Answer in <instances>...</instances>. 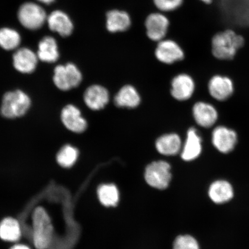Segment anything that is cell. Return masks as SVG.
Here are the masks:
<instances>
[{
    "instance_id": "cell-1",
    "label": "cell",
    "mask_w": 249,
    "mask_h": 249,
    "mask_svg": "<svg viewBox=\"0 0 249 249\" xmlns=\"http://www.w3.org/2000/svg\"><path fill=\"white\" fill-rule=\"evenodd\" d=\"M245 43L244 36L231 29H227L214 34L212 39V52L220 60H232Z\"/></svg>"
},
{
    "instance_id": "cell-2",
    "label": "cell",
    "mask_w": 249,
    "mask_h": 249,
    "mask_svg": "<svg viewBox=\"0 0 249 249\" xmlns=\"http://www.w3.org/2000/svg\"><path fill=\"white\" fill-rule=\"evenodd\" d=\"M33 221L34 246L37 249H48L51 244L53 227L44 208H36L34 212Z\"/></svg>"
},
{
    "instance_id": "cell-3",
    "label": "cell",
    "mask_w": 249,
    "mask_h": 249,
    "mask_svg": "<svg viewBox=\"0 0 249 249\" xmlns=\"http://www.w3.org/2000/svg\"><path fill=\"white\" fill-rule=\"evenodd\" d=\"M31 105L29 95L21 90L7 92L3 96L1 113L8 119L22 117L29 110Z\"/></svg>"
},
{
    "instance_id": "cell-4",
    "label": "cell",
    "mask_w": 249,
    "mask_h": 249,
    "mask_svg": "<svg viewBox=\"0 0 249 249\" xmlns=\"http://www.w3.org/2000/svg\"><path fill=\"white\" fill-rule=\"evenodd\" d=\"M82 73L72 63L58 65L54 70L53 82L61 91H67L76 88L82 83Z\"/></svg>"
},
{
    "instance_id": "cell-5",
    "label": "cell",
    "mask_w": 249,
    "mask_h": 249,
    "mask_svg": "<svg viewBox=\"0 0 249 249\" xmlns=\"http://www.w3.org/2000/svg\"><path fill=\"white\" fill-rule=\"evenodd\" d=\"M47 18L44 9L33 2L25 3L18 12V18L20 23L31 30L40 29L45 24Z\"/></svg>"
},
{
    "instance_id": "cell-6",
    "label": "cell",
    "mask_w": 249,
    "mask_h": 249,
    "mask_svg": "<svg viewBox=\"0 0 249 249\" xmlns=\"http://www.w3.org/2000/svg\"><path fill=\"white\" fill-rule=\"evenodd\" d=\"M145 179L153 188H167L171 179L170 164L164 161H158L148 165L145 170Z\"/></svg>"
},
{
    "instance_id": "cell-7",
    "label": "cell",
    "mask_w": 249,
    "mask_h": 249,
    "mask_svg": "<svg viewBox=\"0 0 249 249\" xmlns=\"http://www.w3.org/2000/svg\"><path fill=\"white\" fill-rule=\"evenodd\" d=\"M61 119L65 127L74 133H82L88 126L79 109L73 105H67L62 109Z\"/></svg>"
},
{
    "instance_id": "cell-8",
    "label": "cell",
    "mask_w": 249,
    "mask_h": 249,
    "mask_svg": "<svg viewBox=\"0 0 249 249\" xmlns=\"http://www.w3.org/2000/svg\"><path fill=\"white\" fill-rule=\"evenodd\" d=\"M155 56L164 64H171L182 60L184 53L180 47L172 40H161L155 50Z\"/></svg>"
},
{
    "instance_id": "cell-9",
    "label": "cell",
    "mask_w": 249,
    "mask_h": 249,
    "mask_svg": "<svg viewBox=\"0 0 249 249\" xmlns=\"http://www.w3.org/2000/svg\"><path fill=\"white\" fill-rule=\"evenodd\" d=\"M169 20L166 16L160 13L151 14L146 18L145 26L148 38L160 42L166 36Z\"/></svg>"
},
{
    "instance_id": "cell-10",
    "label": "cell",
    "mask_w": 249,
    "mask_h": 249,
    "mask_svg": "<svg viewBox=\"0 0 249 249\" xmlns=\"http://www.w3.org/2000/svg\"><path fill=\"white\" fill-rule=\"evenodd\" d=\"M212 139L214 147L223 154L231 152L237 142L235 132L225 126L216 127L213 132Z\"/></svg>"
},
{
    "instance_id": "cell-11",
    "label": "cell",
    "mask_w": 249,
    "mask_h": 249,
    "mask_svg": "<svg viewBox=\"0 0 249 249\" xmlns=\"http://www.w3.org/2000/svg\"><path fill=\"white\" fill-rule=\"evenodd\" d=\"M195 85L192 78L186 74H180L171 82V93L174 98L179 101L188 100L194 94Z\"/></svg>"
},
{
    "instance_id": "cell-12",
    "label": "cell",
    "mask_w": 249,
    "mask_h": 249,
    "mask_svg": "<svg viewBox=\"0 0 249 249\" xmlns=\"http://www.w3.org/2000/svg\"><path fill=\"white\" fill-rule=\"evenodd\" d=\"M84 101L87 107L92 110H100L105 107L110 99L107 89L99 85L88 87L84 93Z\"/></svg>"
},
{
    "instance_id": "cell-13",
    "label": "cell",
    "mask_w": 249,
    "mask_h": 249,
    "mask_svg": "<svg viewBox=\"0 0 249 249\" xmlns=\"http://www.w3.org/2000/svg\"><path fill=\"white\" fill-rule=\"evenodd\" d=\"M38 60L37 54L31 50L20 48L13 55L14 67L20 73H31L36 70Z\"/></svg>"
},
{
    "instance_id": "cell-14",
    "label": "cell",
    "mask_w": 249,
    "mask_h": 249,
    "mask_svg": "<svg viewBox=\"0 0 249 249\" xmlns=\"http://www.w3.org/2000/svg\"><path fill=\"white\" fill-rule=\"evenodd\" d=\"M196 122L204 127L213 126L217 120V112L213 105L205 102H197L193 107Z\"/></svg>"
},
{
    "instance_id": "cell-15",
    "label": "cell",
    "mask_w": 249,
    "mask_h": 249,
    "mask_svg": "<svg viewBox=\"0 0 249 249\" xmlns=\"http://www.w3.org/2000/svg\"><path fill=\"white\" fill-rule=\"evenodd\" d=\"M208 89L211 95L216 100L225 101L233 93V83L228 77L215 76L210 81Z\"/></svg>"
},
{
    "instance_id": "cell-16",
    "label": "cell",
    "mask_w": 249,
    "mask_h": 249,
    "mask_svg": "<svg viewBox=\"0 0 249 249\" xmlns=\"http://www.w3.org/2000/svg\"><path fill=\"white\" fill-rule=\"evenodd\" d=\"M50 30L57 33L63 37L70 36L73 30V25L70 18L64 12L55 11L47 18Z\"/></svg>"
},
{
    "instance_id": "cell-17",
    "label": "cell",
    "mask_w": 249,
    "mask_h": 249,
    "mask_svg": "<svg viewBox=\"0 0 249 249\" xmlns=\"http://www.w3.org/2000/svg\"><path fill=\"white\" fill-rule=\"evenodd\" d=\"M208 194L214 203L222 204L231 200L234 193L231 183L225 180H218L212 183Z\"/></svg>"
},
{
    "instance_id": "cell-18",
    "label": "cell",
    "mask_w": 249,
    "mask_h": 249,
    "mask_svg": "<svg viewBox=\"0 0 249 249\" xmlns=\"http://www.w3.org/2000/svg\"><path fill=\"white\" fill-rule=\"evenodd\" d=\"M202 150L201 139L194 127L188 130L181 157L183 160L191 161L200 155Z\"/></svg>"
},
{
    "instance_id": "cell-19",
    "label": "cell",
    "mask_w": 249,
    "mask_h": 249,
    "mask_svg": "<svg viewBox=\"0 0 249 249\" xmlns=\"http://www.w3.org/2000/svg\"><path fill=\"white\" fill-rule=\"evenodd\" d=\"M107 29L110 33L123 32L131 24L130 16L124 11L114 9L107 12Z\"/></svg>"
},
{
    "instance_id": "cell-20",
    "label": "cell",
    "mask_w": 249,
    "mask_h": 249,
    "mask_svg": "<svg viewBox=\"0 0 249 249\" xmlns=\"http://www.w3.org/2000/svg\"><path fill=\"white\" fill-rule=\"evenodd\" d=\"M141 99L135 87L124 86L121 88L114 99V104L118 107L133 108L138 107Z\"/></svg>"
},
{
    "instance_id": "cell-21",
    "label": "cell",
    "mask_w": 249,
    "mask_h": 249,
    "mask_svg": "<svg viewBox=\"0 0 249 249\" xmlns=\"http://www.w3.org/2000/svg\"><path fill=\"white\" fill-rule=\"evenodd\" d=\"M37 56L39 60L48 63H53L57 61L60 54L55 39L52 36H45L40 40Z\"/></svg>"
},
{
    "instance_id": "cell-22",
    "label": "cell",
    "mask_w": 249,
    "mask_h": 249,
    "mask_svg": "<svg viewBox=\"0 0 249 249\" xmlns=\"http://www.w3.org/2000/svg\"><path fill=\"white\" fill-rule=\"evenodd\" d=\"M156 148L161 154L175 155L178 153L181 148V140L177 134H167L157 139Z\"/></svg>"
},
{
    "instance_id": "cell-23",
    "label": "cell",
    "mask_w": 249,
    "mask_h": 249,
    "mask_svg": "<svg viewBox=\"0 0 249 249\" xmlns=\"http://www.w3.org/2000/svg\"><path fill=\"white\" fill-rule=\"evenodd\" d=\"M19 223L12 217L5 218L0 223V238L8 242L18 241L21 237Z\"/></svg>"
},
{
    "instance_id": "cell-24",
    "label": "cell",
    "mask_w": 249,
    "mask_h": 249,
    "mask_svg": "<svg viewBox=\"0 0 249 249\" xmlns=\"http://www.w3.org/2000/svg\"><path fill=\"white\" fill-rule=\"evenodd\" d=\"M98 195L99 200L105 207H114L119 201V193L113 184H105L99 187Z\"/></svg>"
},
{
    "instance_id": "cell-25",
    "label": "cell",
    "mask_w": 249,
    "mask_h": 249,
    "mask_svg": "<svg viewBox=\"0 0 249 249\" xmlns=\"http://www.w3.org/2000/svg\"><path fill=\"white\" fill-rule=\"evenodd\" d=\"M21 37L17 31L8 28L0 29V46L6 51H12L20 45Z\"/></svg>"
},
{
    "instance_id": "cell-26",
    "label": "cell",
    "mask_w": 249,
    "mask_h": 249,
    "mask_svg": "<svg viewBox=\"0 0 249 249\" xmlns=\"http://www.w3.org/2000/svg\"><path fill=\"white\" fill-rule=\"evenodd\" d=\"M79 157L78 149L68 144L61 148L57 155V161L61 166L69 168L73 166Z\"/></svg>"
},
{
    "instance_id": "cell-27",
    "label": "cell",
    "mask_w": 249,
    "mask_h": 249,
    "mask_svg": "<svg viewBox=\"0 0 249 249\" xmlns=\"http://www.w3.org/2000/svg\"><path fill=\"white\" fill-rule=\"evenodd\" d=\"M173 249H199V245L191 236H179L174 242Z\"/></svg>"
},
{
    "instance_id": "cell-28",
    "label": "cell",
    "mask_w": 249,
    "mask_h": 249,
    "mask_svg": "<svg viewBox=\"0 0 249 249\" xmlns=\"http://www.w3.org/2000/svg\"><path fill=\"white\" fill-rule=\"evenodd\" d=\"M183 0H154V4L160 11L175 10L182 5Z\"/></svg>"
},
{
    "instance_id": "cell-29",
    "label": "cell",
    "mask_w": 249,
    "mask_h": 249,
    "mask_svg": "<svg viewBox=\"0 0 249 249\" xmlns=\"http://www.w3.org/2000/svg\"><path fill=\"white\" fill-rule=\"evenodd\" d=\"M10 249H30L27 246L24 245H17L14 246Z\"/></svg>"
},
{
    "instance_id": "cell-30",
    "label": "cell",
    "mask_w": 249,
    "mask_h": 249,
    "mask_svg": "<svg viewBox=\"0 0 249 249\" xmlns=\"http://www.w3.org/2000/svg\"><path fill=\"white\" fill-rule=\"evenodd\" d=\"M38 1L42 3H44V4H51V3L53 2H54L55 0H38Z\"/></svg>"
},
{
    "instance_id": "cell-31",
    "label": "cell",
    "mask_w": 249,
    "mask_h": 249,
    "mask_svg": "<svg viewBox=\"0 0 249 249\" xmlns=\"http://www.w3.org/2000/svg\"><path fill=\"white\" fill-rule=\"evenodd\" d=\"M202 2L205 3L206 4H211L213 2V0H201Z\"/></svg>"
}]
</instances>
